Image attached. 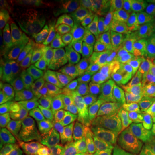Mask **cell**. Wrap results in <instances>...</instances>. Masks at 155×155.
I'll return each instance as SVG.
<instances>
[{
	"label": "cell",
	"mask_w": 155,
	"mask_h": 155,
	"mask_svg": "<svg viewBox=\"0 0 155 155\" xmlns=\"http://www.w3.org/2000/svg\"><path fill=\"white\" fill-rule=\"evenodd\" d=\"M108 111L96 137L102 140H113L130 130L136 124L131 102L127 97L108 98Z\"/></svg>",
	"instance_id": "obj_2"
},
{
	"label": "cell",
	"mask_w": 155,
	"mask_h": 155,
	"mask_svg": "<svg viewBox=\"0 0 155 155\" xmlns=\"http://www.w3.org/2000/svg\"><path fill=\"white\" fill-rule=\"evenodd\" d=\"M0 15L1 20H11L17 23L22 21L21 13L12 1L2 0L0 2Z\"/></svg>",
	"instance_id": "obj_26"
},
{
	"label": "cell",
	"mask_w": 155,
	"mask_h": 155,
	"mask_svg": "<svg viewBox=\"0 0 155 155\" xmlns=\"http://www.w3.org/2000/svg\"><path fill=\"white\" fill-rule=\"evenodd\" d=\"M67 102V97L62 100L59 106L55 109V110L39 127V130L42 134L45 140H52V138L54 139L56 135H58L61 132L62 129L61 126H62Z\"/></svg>",
	"instance_id": "obj_20"
},
{
	"label": "cell",
	"mask_w": 155,
	"mask_h": 155,
	"mask_svg": "<svg viewBox=\"0 0 155 155\" xmlns=\"http://www.w3.org/2000/svg\"><path fill=\"white\" fill-rule=\"evenodd\" d=\"M53 142L65 155H85L88 150L85 141L75 137L67 129L61 130L53 139Z\"/></svg>",
	"instance_id": "obj_18"
},
{
	"label": "cell",
	"mask_w": 155,
	"mask_h": 155,
	"mask_svg": "<svg viewBox=\"0 0 155 155\" xmlns=\"http://www.w3.org/2000/svg\"><path fill=\"white\" fill-rule=\"evenodd\" d=\"M151 131H152V134H153V138L155 140V127H153V129H151Z\"/></svg>",
	"instance_id": "obj_33"
},
{
	"label": "cell",
	"mask_w": 155,
	"mask_h": 155,
	"mask_svg": "<svg viewBox=\"0 0 155 155\" xmlns=\"http://www.w3.org/2000/svg\"><path fill=\"white\" fill-rule=\"evenodd\" d=\"M68 131L75 137L88 142H92L93 134L96 133L92 123L84 114L68 128Z\"/></svg>",
	"instance_id": "obj_23"
},
{
	"label": "cell",
	"mask_w": 155,
	"mask_h": 155,
	"mask_svg": "<svg viewBox=\"0 0 155 155\" xmlns=\"http://www.w3.org/2000/svg\"><path fill=\"white\" fill-rule=\"evenodd\" d=\"M117 143L144 155L155 153V140L152 131L141 127L131 129L123 134Z\"/></svg>",
	"instance_id": "obj_8"
},
{
	"label": "cell",
	"mask_w": 155,
	"mask_h": 155,
	"mask_svg": "<svg viewBox=\"0 0 155 155\" xmlns=\"http://www.w3.org/2000/svg\"><path fill=\"white\" fill-rule=\"evenodd\" d=\"M148 41L142 33L134 28H128L118 34L112 43L110 55L115 54L118 50L122 48L138 51L143 55H146L148 51Z\"/></svg>",
	"instance_id": "obj_14"
},
{
	"label": "cell",
	"mask_w": 155,
	"mask_h": 155,
	"mask_svg": "<svg viewBox=\"0 0 155 155\" xmlns=\"http://www.w3.org/2000/svg\"><path fill=\"white\" fill-rule=\"evenodd\" d=\"M54 86L46 85L28 91L9 110L10 116L18 121H33Z\"/></svg>",
	"instance_id": "obj_6"
},
{
	"label": "cell",
	"mask_w": 155,
	"mask_h": 155,
	"mask_svg": "<svg viewBox=\"0 0 155 155\" xmlns=\"http://www.w3.org/2000/svg\"><path fill=\"white\" fill-rule=\"evenodd\" d=\"M148 46L147 54L144 55L143 61L140 64L144 68L147 76L143 86L155 81V44L148 42Z\"/></svg>",
	"instance_id": "obj_25"
},
{
	"label": "cell",
	"mask_w": 155,
	"mask_h": 155,
	"mask_svg": "<svg viewBox=\"0 0 155 155\" xmlns=\"http://www.w3.org/2000/svg\"><path fill=\"white\" fill-rule=\"evenodd\" d=\"M112 148L115 155H144L137 151L125 147L118 143H112Z\"/></svg>",
	"instance_id": "obj_32"
},
{
	"label": "cell",
	"mask_w": 155,
	"mask_h": 155,
	"mask_svg": "<svg viewBox=\"0 0 155 155\" xmlns=\"http://www.w3.org/2000/svg\"><path fill=\"white\" fill-rule=\"evenodd\" d=\"M86 155H115V153L112 148V143L96 140L88 147Z\"/></svg>",
	"instance_id": "obj_28"
},
{
	"label": "cell",
	"mask_w": 155,
	"mask_h": 155,
	"mask_svg": "<svg viewBox=\"0 0 155 155\" xmlns=\"http://www.w3.org/2000/svg\"><path fill=\"white\" fill-rule=\"evenodd\" d=\"M149 43L155 44V17L147 25L139 28Z\"/></svg>",
	"instance_id": "obj_29"
},
{
	"label": "cell",
	"mask_w": 155,
	"mask_h": 155,
	"mask_svg": "<svg viewBox=\"0 0 155 155\" xmlns=\"http://www.w3.org/2000/svg\"><path fill=\"white\" fill-rule=\"evenodd\" d=\"M41 155H65L53 142V140H45L40 150Z\"/></svg>",
	"instance_id": "obj_30"
},
{
	"label": "cell",
	"mask_w": 155,
	"mask_h": 155,
	"mask_svg": "<svg viewBox=\"0 0 155 155\" xmlns=\"http://www.w3.org/2000/svg\"><path fill=\"white\" fill-rule=\"evenodd\" d=\"M85 155H86V154H85Z\"/></svg>",
	"instance_id": "obj_35"
},
{
	"label": "cell",
	"mask_w": 155,
	"mask_h": 155,
	"mask_svg": "<svg viewBox=\"0 0 155 155\" xmlns=\"http://www.w3.org/2000/svg\"><path fill=\"white\" fill-rule=\"evenodd\" d=\"M34 43L41 57L58 70L77 66L88 54L91 40L67 18H54L41 31Z\"/></svg>",
	"instance_id": "obj_1"
},
{
	"label": "cell",
	"mask_w": 155,
	"mask_h": 155,
	"mask_svg": "<svg viewBox=\"0 0 155 155\" xmlns=\"http://www.w3.org/2000/svg\"><path fill=\"white\" fill-rule=\"evenodd\" d=\"M144 55L138 51L129 48L118 50L115 54L111 56V61L114 65L122 72L131 67L139 66L143 61Z\"/></svg>",
	"instance_id": "obj_22"
},
{
	"label": "cell",
	"mask_w": 155,
	"mask_h": 155,
	"mask_svg": "<svg viewBox=\"0 0 155 155\" xmlns=\"http://www.w3.org/2000/svg\"><path fill=\"white\" fill-rule=\"evenodd\" d=\"M21 38L17 22L11 20H1L0 22V58L3 60L10 54Z\"/></svg>",
	"instance_id": "obj_19"
},
{
	"label": "cell",
	"mask_w": 155,
	"mask_h": 155,
	"mask_svg": "<svg viewBox=\"0 0 155 155\" xmlns=\"http://www.w3.org/2000/svg\"><path fill=\"white\" fill-rule=\"evenodd\" d=\"M155 17V1H124L120 9L107 24L110 32H116L125 27L140 26L149 23Z\"/></svg>",
	"instance_id": "obj_4"
},
{
	"label": "cell",
	"mask_w": 155,
	"mask_h": 155,
	"mask_svg": "<svg viewBox=\"0 0 155 155\" xmlns=\"http://www.w3.org/2000/svg\"><path fill=\"white\" fill-rule=\"evenodd\" d=\"M0 91H1V110H10V91L8 88V84L5 76V64L3 60L0 61Z\"/></svg>",
	"instance_id": "obj_27"
},
{
	"label": "cell",
	"mask_w": 155,
	"mask_h": 155,
	"mask_svg": "<svg viewBox=\"0 0 155 155\" xmlns=\"http://www.w3.org/2000/svg\"><path fill=\"white\" fill-rule=\"evenodd\" d=\"M130 102L138 127L151 130L155 127V104L143 93L134 91L130 94Z\"/></svg>",
	"instance_id": "obj_9"
},
{
	"label": "cell",
	"mask_w": 155,
	"mask_h": 155,
	"mask_svg": "<svg viewBox=\"0 0 155 155\" xmlns=\"http://www.w3.org/2000/svg\"><path fill=\"white\" fill-rule=\"evenodd\" d=\"M22 71L28 91L46 85H56L59 76L26 42L20 45Z\"/></svg>",
	"instance_id": "obj_3"
},
{
	"label": "cell",
	"mask_w": 155,
	"mask_h": 155,
	"mask_svg": "<svg viewBox=\"0 0 155 155\" xmlns=\"http://www.w3.org/2000/svg\"><path fill=\"white\" fill-rule=\"evenodd\" d=\"M98 67V54L95 49L90 50L87 55L77 66L64 70L72 87L86 86L94 77Z\"/></svg>",
	"instance_id": "obj_7"
},
{
	"label": "cell",
	"mask_w": 155,
	"mask_h": 155,
	"mask_svg": "<svg viewBox=\"0 0 155 155\" xmlns=\"http://www.w3.org/2000/svg\"><path fill=\"white\" fill-rule=\"evenodd\" d=\"M71 89L72 86H70L67 81H65L63 78H59L54 88L45 100L35 118L32 121L34 125L37 127H40L48 118V116L55 110L61 101L67 97Z\"/></svg>",
	"instance_id": "obj_13"
},
{
	"label": "cell",
	"mask_w": 155,
	"mask_h": 155,
	"mask_svg": "<svg viewBox=\"0 0 155 155\" xmlns=\"http://www.w3.org/2000/svg\"><path fill=\"white\" fill-rule=\"evenodd\" d=\"M5 76L10 91L11 110L13 106L28 92L22 71L21 53L18 47H15L5 61Z\"/></svg>",
	"instance_id": "obj_5"
},
{
	"label": "cell",
	"mask_w": 155,
	"mask_h": 155,
	"mask_svg": "<svg viewBox=\"0 0 155 155\" xmlns=\"http://www.w3.org/2000/svg\"><path fill=\"white\" fill-rule=\"evenodd\" d=\"M22 134L24 140L25 155H35L39 149L41 150L45 140L41 134L39 127L34 125L30 121H21Z\"/></svg>",
	"instance_id": "obj_21"
},
{
	"label": "cell",
	"mask_w": 155,
	"mask_h": 155,
	"mask_svg": "<svg viewBox=\"0 0 155 155\" xmlns=\"http://www.w3.org/2000/svg\"><path fill=\"white\" fill-rule=\"evenodd\" d=\"M138 93H143L153 104H155V81L151 82L148 84L142 86L137 91Z\"/></svg>",
	"instance_id": "obj_31"
},
{
	"label": "cell",
	"mask_w": 155,
	"mask_h": 155,
	"mask_svg": "<svg viewBox=\"0 0 155 155\" xmlns=\"http://www.w3.org/2000/svg\"><path fill=\"white\" fill-rule=\"evenodd\" d=\"M35 155H41V153H36V154H35Z\"/></svg>",
	"instance_id": "obj_34"
},
{
	"label": "cell",
	"mask_w": 155,
	"mask_h": 155,
	"mask_svg": "<svg viewBox=\"0 0 155 155\" xmlns=\"http://www.w3.org/2000/svg\"><path fill=\"white\" fill-rule=\"evenodd\" d=\"M100 92L105 97L110 98L126 97V95L131 94L132 91L125 83L123 72L114 65L110 75L102 85Z\"/></svg>",
	"instance_id": "obj_17"
},
{
	"label": "cell",
	"mask_w": 155,
	"mask_h": 155,
	"mask_svg": "<svg viewBox=\"0 0 155 155\" xmlns=\"http://www.w3.org/2000/svg\"><path fill=\"white\" fill-rule=\"evenodd\" d=\"M146 77V72L141 65L131 67L123 72L125 83L132 91H137L143 86Z\"/></svg>",
	"instance_id": "obj_24"
},
{
	"label": "cell",
	"mask_w": 155,
	"mask_h": 155,
	"mask_svg": "<svg viewBox=\"0 0 155 155\" xmlns=\"http://www.w3.org/2000/svg\"><path fill=\"white\" fill-rule=\"evenodd\" d=\"M85 89L72 87L67 96V102L64 112L62 122V130L67 129L83 116L85 110V105L83 99V94Z\"/></svg>",
	"instance_id": "obj_16"
},
{
	"label": "cell",
	"mask_w": 155,
	"mask_h": 155,
	"mask_svg": "<svg viewBox=\"0 0 155 155\" xmlns=\"http://www.w3.org/2000/svg\"><path fill=\"white\" fill-rule=\"evenodd\" d=\"M1 127V132L5 135V155H25L21 121L13 119L12 122L7 123L5 120H2Z\"/></svg>",
	"instance_id": "obj_15"
},
{
	"label": "cell",
	"mask_w": 155,
	"mask_h": 155,
	"mask_svg": "<svg viewBox=\"0 0 155 155\" xmlns=\"http://www.w3.org/2000/svg\"><path fill=\"white\" fill-rule=\"evenodd\" d=\"M35 10L48 13L80 14L91 11V8L80 0H41L28 2Z\"/></svg>",
	"instance_id": "obj_11"
},
{
	"label": "cell",
	"mask_w": 155,
	"mask_h": 155,
	"mask_svg": "<svg viewBox=\"0 0 155 155\" xmlns=\"http://www.w3.org/2000/svg\"><path fill=\"white\" fill-rule=\"evenodd\" d=\"M83 99L85 105L84 115L91 122L97 133L108 111V98L101 94V92L90 91L85 89Z\"/></svg>",
	"instance_id": "obj_10"
},
{
	"label": "cell",
	"mask_w": 155,
	"mask_h": 155,
	"mask_svg": "<svg viewBox=\"0 0 155 155\" xmlns=\"http://www.w3.org/2000/svg\"><path fill=\"white\" fill-rule=\"evenodd\" d=\"M111 44L110 41H106L97 45V54H98V67L94 77L85 86V89L90 91H96L100 86L106 81L110 75L113 69V62L111 61Z\"/></svg>",
	"instance_id": "obj_12"
}]
</instances>
